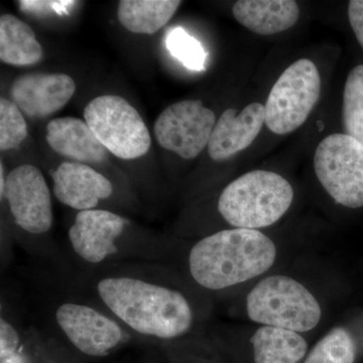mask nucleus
Masks as SVG:
<instances>
[{"instance_id":"1","label":"nucleus","mask_w":363,"mask_h":363,"mask_svg":"<svg viewBox=\"0 0 363 363\" xmlns=\"http://www.w3.org/2000/svg\"><path fill=\"white\" fill-rule=\"evenodd\" d=\"M97 292L119 320L142 335L169 340L192 328V306L174 289L130 277H111L98 283Z\"/></svg>"},{"instance_id":"2","label":"nucleus","mask_w":363,"mask_h":363,"mask_svg":"<svg viewBox=\"0 0 363 363\" xmlns=\"http://www.w3.org/2000/svg\"><path fill=\"white\" fill-rule=\"evenodd\" d=\"M277 257L278 248L262 231L226 229L193 245L189 253V272L203 288L225 290L266 274Z\"/></svg>"},{"instance_id":"3","label":"nucleus","mask_w":363,"mask_h":363,"mask_svg":"<svg viewBox=\"0 0 363 363\" xmlns=\"http://www.w3.org/2000/svg\"><path fill=\"white\" fill-rule=\"evenodd\" d=\"M294 189L274 172H248L222 191L218 211L233 228L259 230L278 222L290 209Z\"/></svg>"},{"instance_id":"4","label":"nucleus","mask_w":363,"mask_h":363,"mask_svg":"<svg viewBox=\"0 0 363 363\" xmlns=\"http://www.w3.org/2000/svg\"><path fill=\"white\" fill-rule=\"evenodd\" d=\"M248 318L262 326L305 333L321 321V305L297 279L272 274L259 281L245 301Z\"/></svg>"},{"instance_id":"5","label":"nucleus","mask_w":363,"mask_h":363,"mask_svg":"<svg viewBox=\"0 0 363 363\" xmlns=\"http://www.w3.org/2000/svg\"><path fill=\"white\" fill-rule=\"evenodd\" d=\"M86 123L107 152L121 160H135L149 152L150 131L135 107L117 95H101L84 109Z\"/></svg>"},{"instance_id":"6","label":"nucleus","mask_w":363,"mask_h":363,"mask_svg":"<svg viewBox=\"0 0 363 363\" xmlns=\"http://www.w3.org/2000/svg\"><path fill=\"white\" fill-rule=\"evenodd\" d=\"M321 94L316 65L301 59L288 67L272 88L266 106V125L276 135H288L304 124Z\"/></svg>"},{"instance_id":"7","label":"nucleus","mask_w":363,"mask_h":363,"mask_svg":"<svg viewBox=\"0 0 363 363\" xmlns=\"http://www.w3.org/2000/svg\"><path fill=\"white\" fill-rule=\"evenodd\" d=\"M315 173L334 201L363 207V145L346 133H334L318 145Z\"/></svg>"},{"instance_id":"8","label":"nucleus","mask_w":363,"mask_h":363,"mask_svg":"<svg viewBox=\"0 0 363 363\" xmlns=\"http://www.w3.org/2000/svg\"><path fill=\"white\" fill-rule=\"evenodd\" d=\"M216 117L200 100L169 105L155 123V135L162 147L185 160L195 159L208 147Z\"/></svg>"},{"instance_id":"9","label":"nucleus","mask_w":363,"mask_h":363,"mask_svg":"<svg viewBox=\"0 0 363 363\" xmlns=\"http://www.w3.org/2000/svg\"><path fill=\"white\" fill-rule=\"evenodd\" d=\"M14 223L26 233L44 234L51 229V192L42 172L33 164H21L7 175L4 198Z\"/></svg>"},{"instance_id":"10","label":"nucleus","mask_w":363,"mask_h":363,"mask_svg":"<svg viewBox=\"0 0 363 363\" xmlns=\"http://www.w3.org/2000/svg\"><path fill=\"white\" fill-rule=\"evenodd\" d=\"M56 321L69 341L89 357H106L123 338L119 324L87 305L62 304L57 309Z\"/></svg>"},{"instance_id":"11","label":"nucleus","mask_w":363,"mask_h":363,"mask_svg":"<svg viewBox=\"0 0 363 363\" xmlns=\"http://www.w3.org/2000/svg\"><path fill=\"white\" fill-rule=\"evenodd\" d=\"M128 221L107 210L79 211L69 229V240L79 257L89 264H100L118 252L116 240Z\"/></svg>"},{"instance_id":"12","label":"nucleus","mask_w":363,"mask_h":363,"mask_svg":"<svg viewBox=\"0 0 363 363\" xmlns=\"http://www.w3.org/2000/svg\"><path fill=\"white\" fill-rule=\"evenodd\" d=\"M75 91V82L66 74L30 73L13 81L9 96L25 116L44 118L61 111Z\"/></svg>"},{"instance_id":"13","label":"nucleus","mask_w":363,"mask_h":363,"mask_svg":"<svg viewBox=\"0 0 363 363\" xmlns=\"http://www.w3.org/2000/svg\"><path fill=\"white\" fill-rule=\"evenodd\" d=\"M51 177L55 197L78 211L95 209L101 200L113 193V186L106 177L80 162H62L51 171Z\"/></svg>"},{"instance_id":"14","label":"nucleus","mask_w":363,"mask_h":363,"mask_svg":"<svg viewBox=\"0 0 363 363\" xmlns=\"http://www.w3.org/2000/svg\"><path fill=\"white\" fill-rule=\"evenodd\" d=\"M266 123V108L260 104H252L238 113L226 109L219 117L210 142L208 154L215 162H223L247 149L257 138Z\"/></svg>"},{"instance_id":"15","label":"nucleus","mask_w":363,"mask_h":363,"mask_svg":"<svg viewBox=\"0 0 363 363\" xmlns=\"http://www.w3.org/2000/svg\"><path fill=\"white\" fill-rule=\"evenodd\" d=\"M45 140L54 152L72 162L100 164L107 157V150L89 125L76 117L52 119L45 128Z\"/></svg>"},{"instance_id":"16","label":"nucleus","mask_w":363,"mask_h":363,"mask_svg":"<svg viewBox=\"0 0 363 363\" xmlns=\"http://www.w3.org/2000/svg\"><path fill=\"white\" fill-rule=\"evenodd\" d=\"M233 13L250 32L271 35L295 26L300 9L293 0H240L234 4Z\"/></svg>"},{"instance_id":"17","label":"nucleus","mask_w":363,"mask_h":363,"mask_svg":"<svg viewBox=\"0 0 363 363\" xmlns=\"http://www.w3.org/2000/svg\"><path fill=\"white\" fill-rule=\"evenodd\" d=\"M250 343L255 363H300L307 357L306 339L288 329L260 326Z\"/></svg>"},{"instance_id":"18","label":"nucleus","mask_w":363,"mask_h":363,"mask_svg":"<svg viewBox=\"0 0 363 363\" xmlns=\"http://www.w3.org/2000/svg\"><path fill=\"white\" fill-rule=\"evenodd\" d=\"M44 57L42 45L30 26L13 14L0 18V60L13 66H32Z\"/></svg>"},{"instance_id":"19","label":"nucleus","mask_w":363,"mask_h":363,"mask_svg":"<svg viewBox=\"0 0 363 363\" xmlns=\"http://www.w3.org/2000/svg\"><path fill=\"white\" fill-rule=\"evenodd\" d=\"M181 4L176 0H121L117 18L131 33L152 35L168 23Z\"/></svg>"},{"instance_id":"20","label":"nucleus","mask_w":363,"mask_h":363,"mask_svg":"<svg viewBox=\"0 0 363 363\" xmlns=\"http://www.w3.org/2000/svg\"><path fill=\"white\" fill-rule=\"evenodd\" d=\"M357 345L343 327L331 329L308 353L303 363H354Z\"/></svg>"},{"instance_id":"21","label":"nucleus","mask_w":363,"mask_h":363,"mask_svg":"<svg viewBox=\"0 0 363 363\" xmlns=\"http://www.w3.org/2000/svg\"><path fill=\"white\" fill-rule=\"evenodd\" d=\"M343 125L346 135L363 145V65L348 74L343 91Z\"/></svg>"},{"instance_id":"22","label":"nucleus","mask_w":363,"mask_h":363,"mask_svg":"<svg viewBox=\"0 0 363 363\" xmlns=\"http://www.w3.org/2000/svg\"><path fill=\"white\" fill-rule=\"evenodd\" d=\"M164 43L169 54L189 70L204 71L206 68V50L199 40L189 35L183 28H172L167 33Z\"/></svg>"},{"instance_id":"23","label":"nucleus","mask_w":363,"mask_h":363,"mask_svg":"<svg viewBox=\"0 0 363 363\" xmlns=\"http://www.w3.org/2000/svg\"><path fill=\"white\" fill-rule=\"evenodd\" d=\"M28 124L23 112L11 100H0V150H11L20 147L28 138Z\"/></svg>"},{"instance_id":"24","label":"nucleus","mask_w":363,"mask_h":363,"mask_svg":"<svg viewBox=\"0 0 363 363\" xmlns=\"http://www.w3.org/2000/svg\"><path fill=\"white\" fill-rule=\"evenodd\" d=\"M20 9L23 13L35 14V16H50V14H68L72 7L77 2L70 0H51V1H40V0H21L18 2Z\"/></svg>"},{"instance_id":"25","label":"nucleus","mask_w":363,"mask_h":363,"mask_svg":"<svg viewBox=\"0 0 363 363\" xmlns=\"http://www.w3.org/2000/svg\"><path fill=\"white\" fill-rule=\"evenodd\" d=\"M21 339L16 328L1 318L0 320V359L1 363L9 362L18 357Z\"/></svg>"},{"instance_id":"26","label":"nucleus","mask_w":363,"mask_h":363,"mask_svg":"<svg viewBox=\"0 0 363 363\" xmlns=\"http://www.w3.org/2000/svg\"><path fill=\"white\" fill-rule=\"evenodd\" d=\"M348 18L353 32L363 49V0H351L348 4Z\"/></svg>"},{"instance_id":"27","label":"nucleus","mask_w":363,"mask_h":363,"mask_svg":"<svg viewBox=\"0 0 363 363\" xmlns=\"http://www.w3.org/2000/svg\"><path fill=\"white\" fill-rule=\"evenodd\" d=\"M6 178L7 176L4 173V166L1 162L0 164V197H1V199H4V193H6Z\"/></svg>"}]
</instances>
